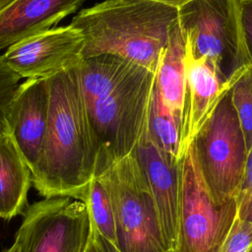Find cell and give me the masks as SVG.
Returning <instances> with one entry per match:
<instances>
[{
  "label": "cell",
  "instance_id": "603a6c76",
  "mask_svg": "<svg viewBox=\"0 0 252 252\" xmlns=\"http://www.w3.org/2000/svg\"><path fill=\"white\" fill-rule=\"evenodd\" d=\"M87 252H110L105 239H103L98 234V232L94 228V226H93L92 237H91Z\"/></svg>",
  "mask_w": 252,
  "mask_h": 252
},
{
  "label": "cell",
  "instance_id": "ac0fdd59",
  "mask_svg": "<svg viewBox=\"0 0 252 252\" xmlns=\"http://www.w3.org/2000/svg\"><path fill=\"white\" fill-rule=\"evenodd\" d=\"M231 101L237 113L248 151L252 147V65L247 66L230 87Z\"/></svg>",
  "mask_w": 252,
  "mask_h": 252
},
{
  "label": "cell",
  "instance_id": "30bf717a",
  "mask_svg": "<svg viewBox=\"0 0 252 252\" xmlns=\"http://www.w3.org/2000/svg\"><path fill=\"white\" fill-rule=\"evenodd\" d=\"M131 154L155 199L165 245L168 250L176 249L182 161L172 159L153 141L147 123Z\"/></svg>",
  "mask_w": 252,
  "mask_h": 252
},
{
  "label": "cell",
  "instance_id": "cb8c5ba5",
  "mask_svg": "<svg viewBox=\"0 0 252 252\" xmlns=\"http://www.w3.org/2000/svg\"><path fill=\"white\" fill-rule=\"evenodd\" d=\"M151 1H156V2L162 3V4H165V5H168V6L179 9L180 7L184 6L185 4H187V3H189L193 0H151Z\"/></svg>",
  "mask_w": 252,
  "mask_h": 252
},
{
  "label": "cell",
  "instance_id": "ffe728a7",
  "mask_svg": "<svg viewBox=\"0 0 252 252\" xmlns=\"http://www.w3.org/2000/svg\"><path fill=\"white\" fill-rule=\"evenodd\" d=\"M252 248V222L240 220L237 215L220 252H249Z\"/></svg>",
  "mask_w": 252,
  "mask_h": 252
},
{
  "label": "cell",
  "instance_id": "52a82bcc",
  "mask_svg": "<svg viewBox=\"0 0 252 252\" xmlns=\"http://www.w3.org/2000/svg\"><path fill=\"white\" fill-rule=\"evenodd\" d=\"M237 215L236 199L218 204L199 169L192 143L181 162L178 252H220Z\"/></svg>",
  "mask_w": 252,
  "mask_h": 252
},
{
  "label": "cell",
  "instance_id": "d6986e66",
  "mask_svg": "<svg viewBox=\"0 0 252 252\" xmlns=\"http://www.w3.org/2000/svg\"><path fill=\"white\" fill-rule=\"evenodd\" d=\"M20 79L21 77L8 66L4 56L0 55V133L5 132L6 114L20 86Z\"/></svg>",
  "mask_w": 252,
  "mask_h": 252
},
{
  "label": "cell",
  "instance_id": "8992f818",
  "mask_svg": "<svg viewBox=\"0 0 252 252\" xmlns=\"http://www.w3.org/2000/svg\"><path fill=\"white\" fill-rule=\"evenodd\" d=\"M201 175L216 203L236 198L248 149L230 88L192 140Z\"/></svg>",
  "mask_w": 252,
  "mask_h": 252
},
{
  "label": "cell",
  "instance_id": "8fae6325",
  "mask_svg": "<svg viewBox=\"0 0 252 252\" xmlns=\"http://www.w3.org/2000/svg\"><path fill=\"white\" fill-rule=\"evenodd\" d=\"M49 101L48 79H27L17 89L6 114L5 133L12 137L32 171L45 139Z\"/></svg>",
  "mask_w": 252,
  "mask_h": 252
},
{
  "label": "cell",
  "instance_id": "6da1fadb",
  "mask_svg": "<svg viewBox=\"0 0 252 252\" xmlns=\"http://www.w3.org/2000/svg\"><path fill=\"white\" fill-rule=\"evenodd\" d=\"M95 153L94 177L130 155L147 123L156 73L101 54L77 67Z\"/></svg>",
  "mask_w": 252,
  "mask_h": 252
},
{
  "label": "cell",
  "instance_id": "9a60e30c",
  "mask_svg": "<svg viewBox=\"0 0 252 252\" xmlns=\"http://www.w3.org/2000/svg\"><path fill=\"white\" fill-rule=\"evenodd\" d=\"M32 184V172L12 137L0 133V218L21 214Z\"/></svg>",
  "mask_w": 252,
  "mask_h": 252
},
{
  "label": "cell",
  "instance_id": "7a4b0ae2",
  "mask_svg": "<svg viewBox=\"0 0 252 252\" xmlns=\"http://www.w3.org/2000/svg\"><path fill=\"white\" fill-rule=\"evenodd\" d=\"M48 82V124L32 171V185L43 197H70L85 203L94 178L95 153L77 67Z\"/></svg>",
  "mask_w": 252,
  "mask_h": 252
},
{
  "label": "cell",
  "instance_id": "f1b7e54d",
  "mask_svg": "<svg viewBox=\"0 0 252 252\" xmlns=\"http://www.w3.org/2000/svg\"><path fill=\"white\" fill-rule=\"evenodd\" d=\"M249 252H252V248H251V249H250V251H249Z\"/></svg>",
  "mask_w": 252,
  "mask_h": 252
},
{
  "label": "cell",
  "instance_id": "e0dca14e",
  "mask_svg": "<svg viewBox=\"0 0 252 252\" xmlns=\"http://www.w3.org/2000/svg\"><path fill=\"white\" fill-rule=\"evenodd\" d=\"M85 204L88 206L92 224L108 243L116 245V231L111 201L101 181L94 177L89 188Z\"/></svg>",
  "mask_w": 252,
  "mask_h": 252
},
{
  "label": "cell",
  "instance_id": "83f0119b",
  "mask_svg": "<svg viewBox=\"0 0 252 252\" xmlns=\"http://www.w3.org/2000/svg\"><path fill=\"white\" fill-rule=\"evenodd\" d=\"M3 8V0H0V11L2 10Z\"/></svg>",
  "mask_w": 252,
  "mask_h": 252
},
{
  "label": "cell",
  "instance_id": "2e32d148",
  "mask_svg": "<svg viewBox=\"0 0 252 252\" xmlns=\"http://www.w3.org/2000/svg\"><path fill=\"white\" fill-rule=\"evenodd\" d=\"M147 129L153 141L172 159L181 162L185 150L182 146L181 128L171 110L154 85L147 117Z\"/></svg>",
  "mask_w": 252,
  "mask_h": 252
},
{
  "label": "cell",
  "instance_id": "d4e9b609",
  "mask_svg": "<svg viewBox=\"0 0 252 252\" xmlns=\"http://www.w3.org/2000/svg\"><path fill=\"white\" fill-rule=\"evenodd\" d=\"M0 252H22V251H21V248H20L19 244L16 241H14V243L10 247H8V248H6V249H4Z\"/></svg>",
  "mask_w": 252,
  "mask_h": 252
},
{
  "label": "cell",
  "instance_id": "7c38bea8",
  "mask_svg": "<svg viewBox=\"0 0 252 252\" xmlns=\"http://www.w3.org/2000/svg\"><path fill=\"white\" fill-rule=\"evenodd\" d=\"M86 0H14L0 11V51L46 32Z\"/></svg>",
  "mask_w": 252,
  "mask_h": 252
},
{
  "label": "cell",
  "instance_id": "3957f363",
  "mask_svg": "<svg viewBox=\"0 0 252 252\" xmlns=\"http://www.w3.org/2000/svg\"><path fill=\"white\" fill-rule=\"evenodd\" d=\"M178 20V9L151 0H105L83 9L70 25L85 40L83 59L112 54L153 72Z\"/></svg>",
  "mask_w": 252,
  "mask_h": 252
},
{
  "label": "cell",
  "instance_id": "9c48e42d",
  "mask_svg": "<svg viewBox=\"0 0 252 252\" xmlns=\"http://www.w3.org/2000/svg\"><path fill=\"white\" fill-rule=\"evenodd\" d=\"M85 40L72 25L52 28L10 46L3 54L21 78L49 79L76 68L83 60Z\"/></svg>",
  "mask_w": 252,
  "mask_h": 252
},
{
  "label": "cell",
  "instance_id": "44dd1931",
  "mask_svg": "<svg viewBox=\"0 0 252 252\" xmlns=\"http://www.w3.org/2000/svg\"><path fill=\"white\" fill-rule=\"evenodd\" d=\"M237 217L252 222V147L248 151L244 174L236 195Z\"/></svg>",
  "mask_w": 252,
  "mask_h": 252
},
{
  "label": "cell",
  "instance_id": "ba28073f",
  "mask_svg": "<svg viewBox=\"0 0 252 252\" xmlns=\"http://www.w3.org/2000/svg\"><path fill=\"white\" fill-rule=\"evenodd\" d=\"M92 231L84 202L45 197L28 208L14 241L22 252H87Z\"/></svg>",
  "mask_w": 252,
  "mask_h": 252
},
{
  "label": "cell",
  "instance_id": "4316f807",
  "mask_svg": "<svg viewBox=\"0 0 252 252\" xmlns=\"http://www.w3.org/2000/svg\"><path fill=\"white\" fill-rule=\"evenodd\" d=\"M14 0H3V8L2 9H4L5 7H7L9 4H11L12 2H13Z\"/></svg>",
  "mask_w": 252,
  "mask_h": 252
},
{
  "label": "cell",
  "instance_id": "7402d4cb",
  "mask_svg": "<svg viewBox=\"0 0 252 252\" xmlns=\"http://www.w3.org/2000/svg\"><path fill=\"white\" fill-rule=\"evenodd\" d=\"M239 9L244 43L252 65V0H239Z\"/></svg>",
  "mask_w": 252,
  "mask_h": 252
},
{
  "label": "cell",
  "instance_id": "5bb4252c",
  "mask_svg": "<svg viewBox=\"0 0 252 252\" xmlns=\"http://www.w3.org/2000/svg\"><path fill=\"white\" fill-rule=\"evenodd\" d=\"M155 84L162 100L177 120L182 136L186 93V46L178 20L170 30L168 43L160 56Z\"/></svg>",
  "mask_w": 252,
  "mask_h": 252
},
{
  "label": "cell",
  "instance_id": "5b68a950",
  "mask_svg": "<svg viewBox=\"0 0 252 252\" xmlns=\"http://www.w3.org/2000/svg\"><path fill=\"white\" fill-rule=\"evenodd\" d=\"M108 192L119 252H165L155 199L132 154L97 177Z\"/></svg>",
  "mask_w": 252,
  "mask_h": 252
},
{
  "label": "cell",
  "instance_id": "484cf974",
  "mask_svg": "<svg viewBox=\"0 0 252 252\" xmlns=\"http://www.w3.org/2000/svg\"><path fill=\"white\" fill-rule=\"evenodd\" d=\"M104 239V238H103ZM106 241V240H105ZM106 243H107V246H108V248H109V250H110V252H119L113 245H111L110 243H108L107 241H106ZM165 252H178L176 249H172V250H167V251H165Z\"/></svg>",
  "mask_w": 252,
  "mask_h": 252
},
{
  "label": "cell",
  "instance_id": "277c9868",
  "mask_svg": "<svg viewBox=\"0 0 252 252\" xmlns=\"http://www.w3.org/2000/svg\"><path fill=\"white\" fill-rule=\"evenodd\" d=\"M186 51L205 58L225 86L250 64L241 30L239 0H193L178 9Z\"/></svg>",
  "mask_w": 252,
  "mask_h": 252
},
{
  "label": "cell",
  "instance_id": "4fadbf2b",
  "mask_svg": "<svg viewBox=\"0 0 252 252\" xmlns=\"http://www.w3.org/2000/svg\"><path fill=\"white\" fill-rule=\"evenodd\" d=\"M230 87L221 83L205 58H194L186 51V93L182 125V145L185 151Z\"/></svg>",
  "mask_w": 252,
  "mask_h": 252
}]
</instances>
